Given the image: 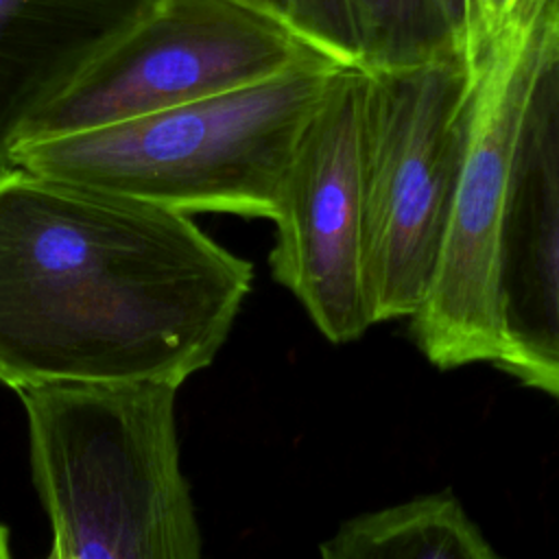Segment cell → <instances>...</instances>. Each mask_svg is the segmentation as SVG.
I'll return each instance as SVG.
<instances>
[{"label": "cell", "mask_w": 559, "mask_h": 559, "mask_svg": "<svg viewBox=\"0 0 559 559\" xmlns=\"http://www.w3.org/2000/svg\"><path fill=\"white\" fill-rule=\"evenodd\" d=\"M251 282L188 214L0 175V382L17 393L179 389L214 360Z\"/></svg>", "instance_id": "cell-1"}, {"label": "cell", "mask_w": 559, "mask_h": 559, "mask_svg": "<svg viewBox=\"0 0 559 559\" xmlns=\"http://www.w3.org/2000/svg\"><path fill=\"white\" fill-rule=\"evenodd\" d=\"M349 66L310 57L266 81L15 146L13 166L164 210L273 218L293 153Z\"/></svg>", "instance_id": "cell-2"}, {"label": "cell", "mask_w": 559, "mask_h": 559, "mask_svg": "<svg viewBox=\"0 0 559 559\" xmlns=\"http://www.w3.org/2000/svg\"><path fill=\"white\" fill-rule=\"evenodd\" d=\"M17 395L52 552L68 559H201L179 456L177 389L46 386Z\"/></svg>", "instance_id": "cell-3"}, {"label": "cell", "mask_w": 559, "mask_h": 559, "mask_svg": "<svg viewBox=\"0 0 559 559\" xmlns=\"http://www.w3.org/2000/svg\"><path fill=\"white\" fill-rule=\"evenodd\" d=\"M559 0H507L469 63L461 166L439 264L411 330L439 369L496 362L507 199L544 70L557 55Z\"/></svg>", "instance_id": "cell-4"}, {"label": "cell", "mask_w": 559, "mask_h": 559, "mask_svg": "<svg viewBox=\"0 0 559 559\" xmlns=\"http://www.w3.org/2000/svg\"><path fill=\"white\" fill-rule=\"evenodd\" d=\"M360 148L365 286L373 323L411 319L448 231L469 98V66L450 52L362 70Z\"/></svg>", "instance_id": "cell-5"}, {"label": "cell", "mask_w": 559, "mask_h": 559, "mask_svg": "<svg viewBox=\"0 0 559 559\" xmlns=\"http://www.w3.org/2000/svg\"><path fill=\"white\" fill-rule=\"evenodd\" d=\"M317 55L328 52L275 4L157 0L37 114L20 144L183 107L266 81Z\"/></svg>", "instance_id": "cell-6"}, {"label": "cell", "mask_w": 559, "mask_h": 559, "mask_svg": "<svg viewBox=\"0 0 559 559\" xmlns=\"http://www.w3.org/2000/svg\"><path fill=\"white\" fill-rule=\"evenodd\" d=\"M360 107L362 72L343 68L293 153L271 218L273 277L332 343L354 341L373 325L365 286Z\"/></svg>", "instance_id": "cell-7"}, {"label": "cell", "mask_w": 559, "mask_h": 559, "mask_svg": "<svg viewBox=\"0 0 559 559\" xmlns=\"http://www.w3.org/2000/svg\"><path fill=\"white\" fill-rule=\"evenodd\" d=\"M493 365L559 400V59L528 107L507 199Z\"/></svg>", "instance_id": "cell-8"}, {"label": "cell", "mask_w": 559, "mask_h": 559, "mask_svg": "<svg viewBox=\"0 0 559 559\" xmlns=\"http://www.w3.org/2000/svg\"><path fill=\"white\" fill-rule=\"evenodd\" d=\"M157 0H0V175L37 114Z\"/></svg>", "instance_id": "cell-9"}, {"label": "cell", "mask_w": 559, "mask_h": 559, "mask_svg": "<svg viewBox=\"0 0 559 559\" xmlns=\"http://www.w3.org/2000/svg\"><path fill=\"white\" fill-rule=\"evenodd\" d=\"M321 559H502L448 493L415 498L345 522Z\"/></svg>", "instance_id": "cell-10"}, {"label": "cell", "mask_w": 559, "mask_h": 559, "mask_svg": "<svg viewBox=\"0 0 559 559\" xmlns=\"http://www.w3.org/2000/svg\"><path fill=\"white\" fill-rule=\"evenodd\" d=\"M349 7L362 70L402 68L456 52L432 0H349Z\"/></svg>", "instance_id": "cell-11"}, {"label": "cell", "mask_w": 559, "mask_h": 559, "mask_svg": "<svg viewBox=\"0 0 559 559\" xmlns=\"http://www.w3.org/2000/svg\"><path fill=\"white\" fill-rule=\"evenodd\" d=\"M293 26L338 63L358 68L349 0H284Z\"/></svg>", "instance_id": "cell-12"}, {"label": "cell", "mask_w": 559, "mask_h": 559, "mask_svg": "<svg viewBox=\"0 0 559 559\" xmlns=\"http://www.w3.org/2000/svg\"><path fill=\"white\" fill-rule=\"evenodd\" d=\"M504 2L507 0H469V33H467V46L463 52V61L467 66L478 55L480 44L491 31V24L496 22Z\"/></svg>", "instance_id": "cell-13"}, {"label": "cell", "mask_w": 559, "mask_h": 559, "mask_svg": "<svg viewBox=\"0 0 559 559\" xmlns=\"http://www.w3.org/2000/svg\"><path fill=\"white\" fill-rule=\"evenodd\" d=\"M432 2L454 39L456 52L463 59V52L467 46V33H469V0H432Z\"/></svg>", "instance_id": "cell-14"}, {"label": "cell", "mask_w": 559, "mask_h": 559, "mask_svg": "<svg viewBox=\"0 0 559 559\" xmlns=\"http://www.w3.org/2000/svg\"><path fill=\"white\" fill-rule=\"evenodd\" d=\"M0 559H11V550H9V533L7 528L0 524Z\"/></svg>", "instance_id": "cell-15"}, {"label": "cell", "mask_w": 559, "mask_h": 559, "mask_svg": "<svg viewBox=\"0 0 559 559\" xmlns=\"http://www.w3.org/2000/svg\"><path fill=\"white\" fill-rule=\"evenodd\" d=\"M262 2H269V4H275V7H280L282 11H284V0H262Z\"/></svg>", "instance_id": "cell-16"}, {"label": "cell", "mask_w": 559, "mask_h": 559, "mask_svg": "<svg viewBox=\"0 0 559 559\" xmlns=\"http://www.w3.org/2000/svg\"><path fill=\"white\" fill-rule=\"evenodd\" d=\"M48 559H68V557H63V555H57V552H50V557Z\"/></svg>", "instance_id": "cell-17"}, {"label": "cell", "mask_w": 559, "mask_h": 559, "mask_svg": "<svg viewBox=\"0 0 559 559\" xmlns=\"http://www.w3.org/2000/svg\"><path fill=\"white\" fill-rule=\"evenodd\" d=\"M557 59H559V37H557Z\"/></svg>", "instance_id": "cell-18"}]
</instances>
